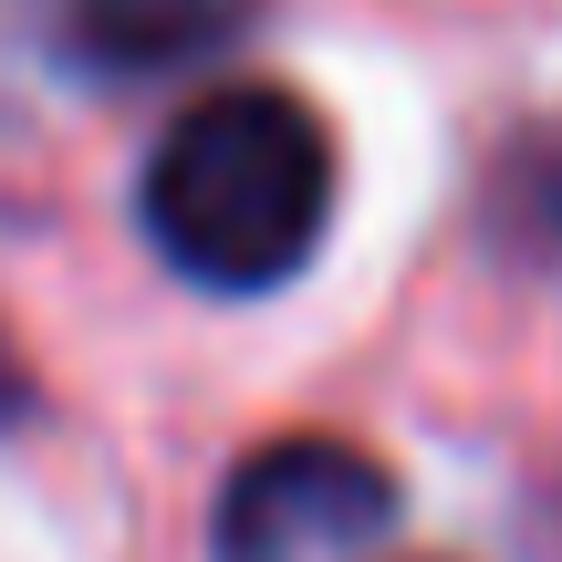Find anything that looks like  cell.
Listing matches in <instances>:
<instances>
[{
	"label": "cell",
	"instance_id": "cell-1",
	"mask_svg": "<svg viewBox=\"0 0 562 562\" xmlns=\"http://www.w3.org/2000/svg\"><path fill=\"white\" fill-rule=\"evenodd\" d=\"M334 220V136L281 83L199 94L146 157V240L209 292H271Z\"/></svg>",
	"mask_w": 562,
	"mask_h": 562
},
{
	"label": "cell",
	"instance_id": "cell-2",
	"mask_svg": "<svg viewBox=\"0 0 562 562\" xmlns=\"http://www.w3.org/2000/svg\"><path fill=\"white\" fill-rule=\"evenodd\" d=\"M385 521H396L385 459H364L355 438H271L220 480L209 552L220 562H334V552H364Z\"/></svg>",
	"mask_w": 562,
	"mask_h": 562
},
{
	"label": "cell",
	"instance_id": "cell-3",
	"mask_svg": "<svg viewBox=\"0 0 562 562\" xmlns=\"http://www.w3.org/2000/svg\"><path fill=\"white\" fill-rule=\"evenodd\" d=\"M250 21V0H74V42L104 74H167V63L220 53Z\"/></svg>",
	"mask_w": 562,
	"mask_h": 562
},
{
	"label": "cell",
	"instance_id": "cell-4",
	"mask_svg": "<svg viewBox=\"0 0 562 562\" xmlns=\"http://www.w3.org/2000/svg\"><path fill=\"white\" fill-rule=\"evenodd\" d=\"M21 396H32V385H21V364H11V344H0V417H21Z\"/></svg>",
	"mask_w": 562,
	"mask_h": 562
},
{
	"label": "cell",
	"instance_id": "cell-5",
	"mask_svg": "<svg viewBox=\"0 0 562 562\" xmlns=\"http://www.w3.org/2000/svg\"><path fill=\"white\" fill-rule=\"evenodd\" d=\"M552 209H562V167H552Z\"/></svg>",
	"mask_w": 562,
	"mask_h": 562
}]
</instances>
